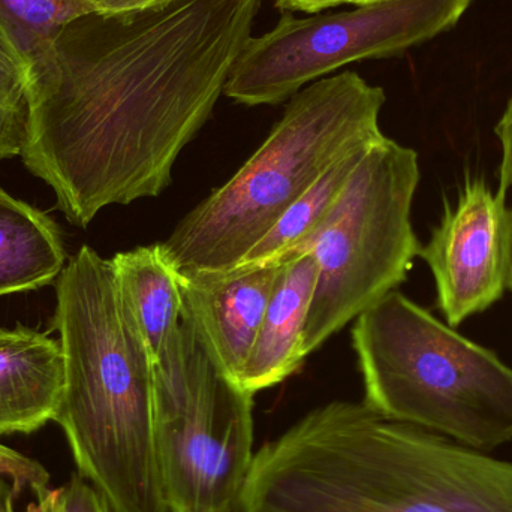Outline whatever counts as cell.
I'll return each instance as SVG.
<instances>
[{
    "label": "cell",
    "instance_id": "22",
    "mask_svg": "<svg viewBox=\"0 0 512 512\" xmlns=\"http://www.w3.org/2000/svg\"><path fill=\"white\" fill-rule=\"evenodd\" d=\"M173 0H104V14H120V12L143 11L155 6L167 5Z\"/></svg>",
    "mask_w": 512,
    "mask_h": 512
},
{
    "label": "cell",
    "instance_id": "6",
    "mask_svg": "<svg viewBox=\"0 0 512 512\" xmlns=\"http://www.w3.org/2000/svg\"><path fill=\"white\" fill-rule=\"evenodd\" d=\"M418 183V153L384 135L327 218L292 252H312L318 262L306 357L405 282L423 248L411 221Z\"/></svg>",
    "mask_w": 512,
    "mask_h": 512
},
{
    "label": "cell",
    "instance_id": "11",
    "mask_svg": "<svg viewBox=\"0 0 512 512\" xmlns=\"http://www.w3.org/2000/svg\"><path fill=\"white\" fill-rule=\"evenodd\" d=\"M65 390L62 346L27 327H0V436L54 421Z\"/></svg>",
    "mask_w": 512,
    "mask_h": 512
},
{
    "label": "cell",
    "instance_id": "1",
    "mask_svg": "<svg viewBox=\"0 0 512 512\" xmlns=\"http://www.w3.org/2000/svg\"><path fill=\"white\" fill-rule=\"evenodd\" d=\"M262 0H173L78 18L27 71L21 159L71 224L159 197L212 116Z\"/></svg>",
    "mask_w": 512,
    "mask_h": 512
},
{
    "label": "cell",
    "instance_id": "20",
    "mask_svg": "<svg viewBox=\"0 0 512 512\" xmlns=\"http://www.w3.org/2000/svg\"><path fill=\"white\" fill-rule=\"evenodd\" d=\"M496 137L502 147L501 165H499V188L496 194L507 198L512 188V95L495 128Z\"/></svg>",
    "mask_w": 512,
    "mask_h": 512
},
{
    "label": "cell",
    "instance_id": "7",
    "mask_svg": "<svg viewBox=\"0 0 512 512\" xmlns=\"http://www.w3.org/2000/svg\"><path fill=\"white\" fill-rule=\"evenodd\" d=\"M254 396L182 319L155 363V448L170 512H240L255 459Z\"/></svg>",
    "mask_w": 512,
    "mask_h": 512
},
{
    "label": "cell",
    "instance_id": "17",
    "mask_svg": "<svg viewBox=\"0 0 512 512\" xmlns=\"http://www.w3.org/2000/svg\"><path fill=\"white\" fill-rule=\"evenodd\" d=\"M29 123L26 69L0 39V161L21 155L29 135Z\"/></svg>",
    "mask_w": 512,
    "mask_h": 512
},
{
    "label": "cell",
    "instance_id": "13",
    "mask_svg": "<svg viewBox=\"0 0 512 512\" xmlns=\"http://www.w3.org/2000/svg\"><path fill=\"white\" fill-rule=\"evenodd\" d=\"M65 261L53 219L0 189V297L50 285Z\"/></svg>",
    "mask_w": 512,
    "mask_h": 512
},
{
    "label": "cell",
    "instance_id": "14",
    "mask_svg": "<svg viewBox=\"0 0 512 512\" xmlns=\"http://www.w3.org/2000/svg\"><path fill=\"white\" fill-rule=\"evenodd\" d=\"M132 315L158 361L162 349L182 322L179 274L165 261L158 243L120 252L111 258Z\"/></svg>",
    "mask_w": 512,
    "mask_h": 512
},
{
    "label": "cell",
    "instance_id": "12",
    "mask_svg": "<svg viewBox=\"0 0 512 512\" xmlns=\"http://www.w3.org/2000/svg\"><path fill=\"white\" fill-rule=\"evenodd\" d=\"M282 262L240 378V387L252 394L285 381L306 360L304 330L318 277V262L312 252L289 255Z\"/></svg>",
    "mask_w": 512,
    "mask_h": 512
},
{
    "label": "cell",
    "instance_id": "4",
    "mask_svg": "<svg viewBox=\"0 0 512 512\" xmlns=\"http://www.w3.org/2000/svg\"><path fill=\"white\" fill-rule=\"evenodd\" d=\"M385 102L357 72L307 84L245 165L158 243L165 261L179 276L236 267L331 165L384 137Z\"/></svg>",
    "mask_w": 512,
    "mask_h": 512
},
{
    "label": "cell",
    "instance_id": "16",
    "mask_svg": "<svg viewBox=\"0 0 512 512\" xmlns=\"http://www.w3.org/2000/svg\"><path fill=\"white\" fill-rule=\"evenodd\" d=\"M95 12L104 0H0V39L27 72L69 24Z\"/></svg>",
    "mask_w": 512,
    "mask_h": 512
},
{
    "label": "cell",
    "instance_id": "15",
    "mask_svg": "<svg viewBox=\"0 0 512 512\" xmlns=\"http://www.w3.org/2000/svg\"><path fill=\"white\" fill-rule=\"evenodd\" d=\"M370 146L349 153L331 165L231 270H249L285 261L301 243L315 233L316 228L336 206L355 168Z\"/></svg>",
    "mask_w": 512,
    "mask_h": 512
},
{
    "label": "cell",
    "instance_id": "3",
    "mask_svg": "<svg viewBox=\"0 0 512 512\" xmlns=\"http://www.w3.org/2000/svg\"><path fill=\"white\" fill-rule=\"evenodd\" d=\"M65 357L56 421L110 512H170L155 448V360L111 259L83 246L56 283Z\"/></svg>",
    "mask_w": 512,
    "mask_h": 512
},
{
    "label": "cell",
    "instance_id": "18",
    "mask_svg": "<svg viewBox=\"0 0 512 512\" xmlns=\"http://www.w3.org/2000/svg\"><path fill=\"white\" fill-rule=\"evenodd\" d=\"M48 484L50 474L41 463L0 445V510L14 504L26 490L35 496L41 495Z\"/></svg>",
    "mask_w": 512,
    "mask_h": 512
},
{
    "label": "cell",
    "instance_id": "21",
    "mask_svg": "<svg viewBox=\"0 0 512 512\" xmlns=\"http://www.w3.org/2000/svg\"><path fill=\"white\" fill-rule=\"evenodd\" d=\"M382 2V0H274V5L280 11H301L307 14L325 11V9L336 8L340 5H367V3Z\"/></svg>",
    "mask_w": 512,
    "mask_h": 512
},
{
    "label": "cell",
    "instance_id": "9",
    "mask_svg": "<svg viewBox=\"0 0 512 512\" xmlns=\"http://www.w3.org/2000/svg\"><path fill=\"white\" fill-rule=\"evenodd\" d=\"M507 198L486 180L466 179L456 206L445 207L420 258L435 277L438 304L450 327L484 312L504 297Z\"/></svg>",
    "mask_w": 512,
    "mask_h": 512
},
{
    "label": "cell",
    "instance_id": "19",
    "mask_svg": "<svg viewBox=\"0 0 512 512\" xmlns=\"http://www.w3.org/2000/svg\"><path fill=\"white\" fill-rule=\"evenodd\" d=\"M24 512H110L98 490L80 474L59 489H47Z\"/></svg>",
    "mask_w": 512,
    "mask_h": 512
},
{
    "label": "cell",
    "instance_id": "23",
    "mask_svg": "<svg viewBox=\"0 0 512 512\" xmlns=\"http://www.w3.org/2000/svg\"><path fill=\"white\" fill-rule=\"evenodd\" d=\"M505 285L512 291V207L505 222Z\"/></svg>",
    "mask_w": 512,
    "mask_h": 512
},
{
    "label": "cell",
    "instance_id": "24",
    "mask_svg": "<svg viewBox=\"0 0 512 512\" xmlns=\"http://www.w3.org/2000/svg\"><path fill=\"white\" fill-rule=\"evenodd\" d=\"M0 512H14V504H9L5 510H0Z\"/></svg>",
    "mask_w": 512,
    "mask_h": 512
},
{
    "label": "cell",
    "instance_id": "10",
    "mask_svg": "<svg viewBox=\"0 0 512 512\" xmlns=\"http://www.w3.org/2000/svg\"><path fill=\"white\" fill-rule=\"evenodd\" d=\"M283 262L215 276H179L182 319L216 366L240 385Z\"/></svg>",
    "mask_w": 512,
    "mask_h": 512
},
{
    "label": "cell",
    "instance_id": "8",
    "mask_svg": "<svg viewBox=\"0 0 512 512\" xmlns=\"http://www.w3.org/2000/svg\"><path fill=\"white\" fill-rule=\"evenodd\" d=\"M471 3L382 0L303 18L283 11L273 29L246 42L224 95L246 107L280 104L343 66L397 56L447 32Z\"/></svg>",
    "mask_w": 512,
    "mask_h": 512
},
{
    "label": "cell",
    "instance_id": "5",
    "mask_svg": "<svg viewBox=\"0 0 512 512\" xmlns=\"http://www.w3.org/2000/svg\"><path fill=\"white\" fill-rule=\"evenodd\" d=\"M364 403L474 450L512 441V369L409 300L385 295L355 319Z\"/></svg>",
    "mask_w": 512,
    "mask_h": 512
},
{
    "label": "cell",
    "instance_id": "2",
    "mask_svg": "<svg viewBox=\"0 0 512 512\" xmlns=\"http://www.w3.org/2000/svg\"><path fill=\"white\" fill-rule=\"evenodd\" d=\"M240 512H512V463L336 400L256 451Z\"/></svg>",
    "mask_w": 512,
    "mask_h": 512
}]
</instances>
